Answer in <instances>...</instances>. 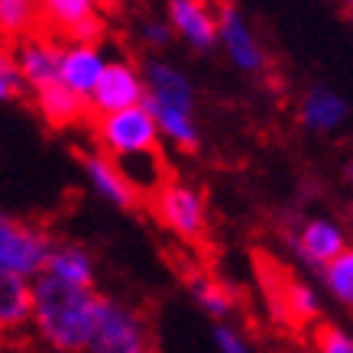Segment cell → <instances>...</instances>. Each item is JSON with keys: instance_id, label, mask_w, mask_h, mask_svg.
Wrapping results in <instances>:
<instances>
[{"instance_id": "obj_21", "label": "cell", "mask_w": 353, "mask_h": 353, "mask_svg": "<svg viewBox=\"0 0 353 353\" xmlns=\"http://www.w3.org/2000/svg\"><path fill=\"white\" fill-rule=\"evenodd\" d=\"M324 285L334 299L341 301L343 308H353V246H347L341 256L331 259L327 266L321 269Z\"/></svg>"}, {"instance_id": "obj_13", "label": "cell", "mask_w": 353, "mask_h": 353, "mask_svg": "<svg viewBox=\"0 0 353 353\" xmlns=\"http://www.w3.org/2000/svg\"><path fill=\"white\" fill-rule=\"evenodd\" d=\"M32 279H23L10 269H0V341L17 337L30 327Z\"/></svg>"}, {"instance_id": "obj_26", "label": "cell", "mask_w": 353, "mask_h": 353, "mask_svg": "<svg viewBox=\"0 0 353 353\" xmlns=\"http://www.w3.org/2000/svg\"><path fill=\"white\" fill-rule=\"evenodd\" d=\"M146 39H150L152 46L159 43V46H165L172 39V30H169V23H146Z\"/></svg>"}, {"instance_id": "obj_8", "label": "cell", "mask_w": 353, "mask_h": 353, "mask_svg": "<svg viewBox=\"0 0 353 353\" xmlns=\"http://www.w3.org/2000/svg\"><path fill=\"white\" fill-rule=\"evenodd\" d=\"M13 72L20 78V85L39 91L59 81V59H62V43L49 32H32L26 39H17L13 49Z\"/></svg>"}, {"instance_id": "obj_16", "label": "cell", "mask_w": 353, "mask_h": 353, "mask_svg": "<svg viewBox=\"0 0 353 353\" xmlns=\"http://www.w3.org/2000/svg\"><path fill=\"white\" fill-rule=\"evenodd\" d=\"M32 101H36V110L43 114V120L49 127H75L81 120L91 117V108H88L85 97L72 94L68 88H62L59 81L49 88H39L32 91Z\"/></svg>"}, {"instance_id": "obj_3", "label": "cell", "mask_w": 353, "mask_h": 353, "mask_svg": "<svg viewBox=\"0 0 353 353\" xmlns=\"http://www.w3.org/2000/svg\"><path fill=\"white\" fill-rule=\"evenodd\" d=\"M85 353H152L146 318L123 301L97 295L94 324Z\"/></svg>"}, {"instance_id": "obj_6", "label": "cell", "mask_w": 353, "mask_h": 353, "mask_svg": "<svg viewBox=\"0 0 353 353\" xmlns=\"http://www.w3.org/2000/svg\"><path fill=\"white\" fill-rule=\"evenodd\" d=\"M49 250L52 240L46 230L0 211V269H10L23 279H36L43 272Z\"/></svg>"}, {"instance_id": "obj_7", "label": "cell", "mask_w": 353, "mask_h": 353, "mask_svg": "<svg viewBox=\"0 0 353 353\" xmlns=\"http://www.w3.org/2000/svg\"><path fill=\"white\" fill-rule=\"evenodd\" d=\"M146 101V88H143V75L130 62H108L104 72L97 78L94 91L88 97V108L94 117L104 114H117L127 108H139Z\"/></svg>"}, {"instance_id": "obj_5", "label": "cell", "mask_w": 353, "mask_h": 353, "mask_svg": "<svg viewBox=\"0 0 353 353\" xmlns=\"http://www.w3.org/2000/svg\"><path fill=\"white\" fill-rule=\"evenodd\" d=\"M152 211L162 227H169L182 243L204 246L208 240V214H204L201 194L182 182H165L159 192H152Z\"/></svg>"}, {"instance_id": "obj_22", "label": "cell", "mask_w": 353, "mask_h": 353, "mask_svg": "<svg viewBox=\"0 0 353 353\" xmlns=\"http://www.w3.org/2000/svg\"><path fill=\"white\" fill-rule=\"evenodd\" d=\"M311 350L314 353H353V334L341 324L318 321L311 327Z\"/></svg>"}, {"instance_id": "obj_10", "label": "cell", "mask_w": 353, "mask_h": 353, "mask_svg": "<svg viewBox=\"0 0 353 353\" xmlns=\"http://www.w3.org/2000/svg\"><path fill=\"white\" fill-rule=\"evenodd\" d=\"M217 39L227 46V55H230L243 72H256V68H263V62H266L259 39L253 36V30L246 26L240 10L230 7V3H221V10H217Z\"/></svg>"}, {"instance_id": "obj_15", "label": "cell", "mask_w": 353, "mask_h": 353, "mask_svg": "<svg viewBox=\"0 0 353 353\" xmlns=\"http://www.w3.org/2000/svg\"><path fill=\"white\" fill-rule=\"evenodd\" d=\"M43 276L65 282V285H75V289H91L94 285V259L78 243H52Z\"/></svg>"}, {"instance_id": "obj_30", "label": "cell", "mask_w": 353, "mask_h": 353, "mask_svg": "<svg viewBox=\"0 0 353 353\" xmlns=\"http://www.w3.org/2000/svg\"><path fill=\"white\" fill-rule=\"evenodd\" d=\"M347 10H350V13H353V0H347Z\"/></svg>"}, {"instance_id": "obj_29", "label": "cell", "mask_w": 353, "mask_h": 353, "mask_svg": "<svg viewBox=\"0 0 353 353\" xmlns=\"http://www.w3.org/2000/svg\"><path fill=\"white\" fill-rule=\"evenodd\" d=\"M0 353H26V350H3V347H0Z\"/></svg>"}, {"instance_id": "obj_24", "label": "cell", "mask_w": 353, "mask_h": 353, "mask_svg": "<svg viewBox=\"0 0 353 353\" xmlns=\"http://www.w3.org/2000/svg\"><path fill=\"white\" fill-rule=\"evenodd\" d=\"M214 350L217 353H256L253 343L246 341L236 327H230V324H217L214 327Z\"/></svg>"}, {"instance_id": "obj_27", "label": "cell", "mask_w": 353, "mask_h": 353, "mask_svg": "<svg viewBox=\"0 0 353 353\" xmlns=\"http://www.w3.org/2000/svg\"><path fill=\"white\" fill-rule=\"evenodd\" d=\"M94 3H101V7H117V0H94Z\"/></svg>"}, {"instance_id": "obj_9", "label": "cell", "mask_w": 353, "mask_h": 353, "mask_svg": "<svg viewBox=\"0 0 353 353\" xmlns=\"http://www.w3.org/2000/svg\"><path fill=\"white\" fill-rule=\"evenodd\" d=\"M292 246L308 266L324 269L331 259H337L347 250V236H343L341 224L324 221V217H311L299 227V234L292 236Z\"/></svg>"}, {"instance_id": "obj_19", "label": "cell", "mask_w": 353, "mask_h": 353, "mask_svg": "<svg viewBox=\"0 0 353 353\" xmlns=\"http://www.w3.org/2000/svg\"><path fill=\"white\" fill-rule=\"evenodd\" d=\"M347 120V101L327 88H311L301 101V123L318 133H331Z\"/></svg>"}, {"instance_id": "obj_14", "label": "cell", "mask_w": 353, "mask_h": 353, "mask_svg": "<svg viewBox=\"0 0 353 353\" xmlns=\"http://www.w3.org/2000/svg\"><path fill=\"white\" fill-rule=\"evenodd\" d=\"M85 175H88V182H91V188H94L104 201L114 204V208H137L139 204L137 188L123 179V172L117 169V162L108 159L104 152H88Z\"/></svg>"}, {"instance_id": "obj_33", "label": "cell", "mask_w": 353, "mask_h": 353, "mask_svg": "<svg viewBox=\"0 0 353 353\" xmlns=\"http://www.w3.org/2000/svg\"><path fill=\"white\" fill-rule=\"evenodd\" d=\"M350 214H353V208H350Z\"/></svg>"}, {"instance_id": "obj_2", "label": "cell", "mask_w": 353, "mask_h": 353, "mask_svg": "<svg viewBox=\"0 0 353 353\" xmlns=\"http://www.w3.org/2000/svg\"><path fill=\"white\" fill-rule=\"evenodd\" d=\"M253 269H256L259 289L269 305V314L285 327H314L321 321V301L318 292L305 285L289 266H282L272 253L266 250H253Z\"/></svg>"}, {"instance_id": "obj_4", "label": "cell", "mask_w": 353, "mask_h": 353, "mask_svg": "<svg viewBox=\"0 0 353 353\" xmlns=\"http://www.w3.org/2000/svg\"><path fill=\"white\" fill-rule=\"evenodd\" d=\"M94 137L101 143V152L114 162L133 159V156H150L159 150V130L152 123L150 110L143 108H127L117 114H104L94 117Z\"/></svg>"}, {"instance_id": "obj_32", "label": "cell", "mask_w": 353, "mask_h": 353, "mask_svg": "<svg viewBox=\"0 0 353 353\" xmlns=\"http://www.w3.org/2000/svg\"><path fill=\"white\" fill-rule=\"evenodd\" d=\"M0 347H3V341H0Z\"/></svg>"}, {"instance_id": "obj_23", "label": "cell", "mask_w": 353, "mask_h": 353, "mask_svg": "<svg viewBox=\"0 0 353 353\" xmlns=\"http://www.w3.org/2000/svg\"><path fill=\"white\" fill-rule=\"evenodd\" d=\"M104 39V17L94 13V17H88L85 23H78L75 30L65 36V43L68 46H97Z\"/></svg>"}, {"instance_id": "obj_1", "label": "cell", "mask_w": 353, "mask_h": 353, "mask_svg": "<svg viewBox=\"0 0 353 353\" xmlns=\"http://www.w3.org/2000/svg\"><path fill=\"white\" fill-rule=\"evenodd\" d=\"M94 308L97 295L91 289L65 285L43 272L32 279L30 327L52 353H85Z\"/></svg>"}, {"instance_id": "obj_20", "label": "cell", "mask_w": 353, "mask_h": 353, "mask_svg": "<svg viewBox=\"0 0 353 353\" xmlns=\"http://www.w3.org/2000/svg\"><path fill=\"white\" fill-rule=\"evenodd\" d=\"M39 32V0H0V39H26Z\"/></svg>"}, {"instance_id": "obj_28", "label": "cell", "mask_w": 353, "mask_h": 353, "mask_svg": "<svg viewBox=\"0 0 353 353\" xmlns=\"http://www.w3.org/2000/svg\"><path fill=\"white\" fill-rule=\"evenodd\" d=\"M347 179H350V182H353V162H350V165H347Z\"/></svg>"}, {"instance_id": "obj_25", "label": "cell", "mask_w": 353, "mask_h": 353, "mask_svg": "<svg viewBox=\"0 0 353 353\" xmlns=\"http://www.w3.org/2000/svg\"><path fill=\"white\" fill-rule=\"evenodd\" d=\"M20 78H17V72H13V59L10 52H3L0 49V101H10V97L20 94Z\"/></svg>"}, {"instance_id": "obj_11", "label": "cell", "mask_w": 353, "mask_h": 353, "mask_svg": "<svg viewBox=\"0 0 353 353\" xmlns=\"http://www.w3.org/2000/svg\"><path fill=\"white\" fill-rule=\"evenodd\" d=\"M169 30L194 49H211L217 43V13L208 0H169Z\"/></svg>"}, {"instance_id": "obj_18", "label": "cell", "mask_w": 353, "mask_h": 353, "mask_svg": "<svg viewBox=\"0 0 353 353\" xmlns=\"http://www.w3.org/2000/svg\"><path fill=\"white\" fill-rule=\"evenodd\" d=\"M94 13H97L94 0H39V26H46L43 32L55 36L59 43L75 30L78 23H85Z\"/></svg>"}, {"instance_id": "obj_17", "label": "cell", "mask_w": 353, "mask_h": 353, "mask_svg": "<svg viewBox=\"0 0 353 353\" xmlns=\"http://www.w3.org/2000/svg\"><path fill=\"white\" fill-rule=\"evenodd\" d=\"M185 279H188V292L194 295V301L201 305L204 314H211L217 321L224 324V318H230L236 308V299H234V289L224 285L217 276H211L208 269H198V266H188L185 269Z\"/></svg>"}, {"instance_id": "obj_31", "label": "cell", "mask_w": 353, "mask_h": 353, "mask_svg": "<svg viewBox=\"0 0 353 353\" xmlns=\"http://www.w3.org/2000/svg\"><path fill=\"white\" fill-rule=\"evenodd\" d=\"M0 49H3V39H0Z\"/></svg>"}, {"instance_id": "obj_12", "label": "cell", "mask_w": 353, "mask_h": 353, "mask_svg": "<svg viewBox=\"0 0 353 353\" xmlns=\"http://www.w3.org/2000/svg\"><path fill=\"white\" fill-rule=\"evenodd\" d=\"M104 52L97 46H62V59H59V85L68 88L78 97H91L97 78L104 72Z\"/></svg>"}]
</instances>
